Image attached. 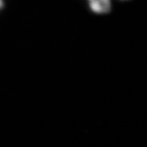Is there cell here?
<instances>
[{
  "instance_id": "cell-1",
  "label": "cell",
  "mask_w": 147,
  "mask_h": 147,
  "mask_svg": "<svg viewBox=\"0 0 147 147\" xmlns=\"http://www.w3.org/2000/svg\"><path fill=\"white\" fill-rule=\"evenodd\" d=\"M92 12L96 14H106L111 10L113 0H86Z\"/></svg>"
},
{
  "instance_id": "cell-2",
  "label": "cell",
  "mask_w": 147,
  "mask_h": 147,
  "mask_svg": "<svg viewBox=\"0 0 147 147\" xmlns=\"http://www.w3.org/2000/svg\"><path fill=\"white\" fill-rule=\"evenodd\" d=\"M0 7H2V0H0Z\"/></svg>"
}]
</instances>
